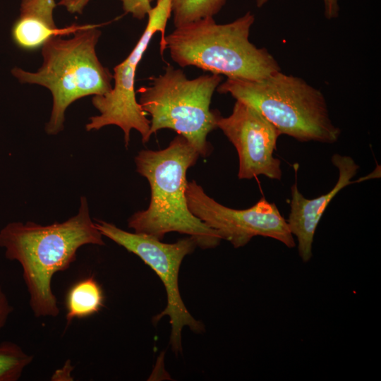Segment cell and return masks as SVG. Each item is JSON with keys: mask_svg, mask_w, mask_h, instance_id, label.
<instances>
[{"mask_svg": "<svg viewBox=\"0 0 381 381\" xmlns=\"http://www.w3.org/2000/svg\"><path fill=\"white\" fill-rule=\"evenodd\" d=\"M269 0H257L258 7L262 6ZM325 6V16L328 20L334 19L339 16V0H323Z\"/></svg>", "mask_w": 381, "mask_h": 381, "instance_id": "17", "label": "cell"}, {"mask_svg": "<svg viewBox=\"0 0 381 381\" xmlns=\"http://www.w3.org/2000/svg\"><path fill=\"white\" fill-rule=\"evenodd\" d=\"M55 6L54 0H21L20 16L11 28V37L17 47L34 50L53 37L73 34L84 26L58 28L53 18Z\"/></svg>", "mask_w": 381, "mask_h": 381, "instance_id": "12", "label": "cell"}, {"mask_svg": "<svg viewBox=\"0 0 381 381\" xmlns=\"http://www.w3.org/2000/svg\"><path fill=\"white\" fill-rule=\"evenodd\" d=\"M90 0H61L59 5L64 6L71 13L81 14Z\"/></svg>", "mask_w": 381, "mask_h": 381, "instance_id": "19", "label": "cell"}, {"mask_svg": "<svg viewBox=\"0 0 381 381\" xmlns=\"http://www.w3.org/2000/svg\"><path fill=\"white\" fill-rule=\"evenodd\" d=\"M217 127L235 147L238 156L239 179H251L263 175L281 180V162L274 157L279 131L256 109L236 100L231 114H218Z\"/></svg>", "mask_w": 381, "mask_h": 381, "instance_id": "10", "label": "cell"}, {"mask_svg": "<svg viewBox=\"0 0 381 381\" xmlns=\"http://www.w3.org/2000/svg\"><path fill=\"white\" fill-rule=\"evenodd\" d=\"M12 311L13 307L10 304L3 289L0 286V330L6 325Z\"/></svg>", "mask_w": 381, "mask_h": 381, "instance_id": "18", "label": "cell"}, {"mask_svg": "<svg viewBox=\"0 0 381 381\" xmlns=\"http://www.w3.org/2000/svg\"><path fill=\"white\" fill-rule=\"evenodd\" d=\"M333 165L339 171L338 180L334 188L320 197L306 198L298 190L297 183L291 186L290 213L286 220L291 233L298 241V252L304 262L313 256V243L318 224L328 205L344 188L353 183L359 166L351 157L334 154L332 157Z\"/></svg>", "mask_w": 381, "mask_h": 381, "instance_id": "11", "label": "cell"}, {"mask_svg": "<svg viewBox=\"0 0 381 381\" xmlns=\"http://www.w3.org/2000/svg\"><path fill=\"white\" fill-rule=\"evenodd\" d=\"M97 25H84L70 39L57 35L42 47L43 63L36 72L14 68L11 73L22 83L49 89L53 104L45 130L56 135L64 128L65 112L75 100L102 95L112 87L113 75L97 58L95 47L101 35Z\"/></svg>", "mask_w": 381, "mask_h": 381, "instance_id": "4", "label": "cell"}, {"mask_svg": "<svg viewBox=\"0 0 381 381\" xmlns=\"http://www.w3.org/2000/svg\"><path fill=\"white\" fill-rule=\"evenodd\" d=\"M87 244L103 246L104 242L90 218L84 196L80 198L78 214L64 222L46 226L32 222H12L0 231V246L5 248L6 258L22 266L35 317L59 315L52 289V277L68 269L76 259L78 250Z\"/></svg>", "mask_w": 381, "mask_h": 381, "instance_id": "1", "label": "cell"}, {"mask_svg": "<svg viewBox=\"0 0 381 381\" xmlns=\"http://www.w3.org/2000/svg\"><path fill=\"white\" fill-rule=\"evenodd\" d=\"M199 157L181 135L165 149L140 151L135 157L136 170L148 181L151 198L146 210L128 219V226L159 240L176 231L194 238L202 248L218 246L222 239L217 232L195 217L187 204L186 172Z\"/></svg>", "mask_w": 381, "mask_h": 381, "instance_id": "2", "label": "cell"}, {"mask_svg": "<svg viewBox=\"0 0 381 381\" xmlns=\"http://www.w3.org/2000/svg\"><path fill=\"white\" fill-rule=\"evenodd\" d=\"M126 13H131L133 18L142 20L152 8L150 0H119Z\"/></svg>", "mask_w": 381, "mask_h": 381, "instance_id": "16", "label": "cell"}, {"mask_svg": "<svg viewBox=\"0 0 381 381\" xmlns=\"http://www.w3.org/2000/svg\"><path fill=\"white\" fill-rule=\"evenodd\" d=\"M256 109L281 133L301 142L334 143L340 136L320 90L281 71L258 80L227 78L217 88Z\"/></svg>", "mask_w": 381, "mask_h": 381, "instance_id": "5", "label": "cell"}, {"mask_svg": "<svg viewBox=\"0 0 381 381\" xmlns=\"http://www.w3.org/2000/svg\"><path fill=\"white\" fill-rule=\"evenodd\" d=\"M33 356L25 353L16 343L0 344V381H16L24 369L32 361Z\"/></svg>", "mask_w": 381, "mask_h": 381, "instance_id": "15", "label": "cell"}, {"mask_svg": "<svg viewBox=\"0 0 381 381\" xmlns=\"http://www.w3.org/2000/svg\"><path fill=\"white\" fill-rule=\"evenodd\" d=\"M254 21L250 11L226 24L205 18L175 28L164 36V49L181 67L195 66L227 78L261 80L281 69L265 48L249 40Z\"/></svg>", "mask_w": 381, "mask_h": 381, "instance_id": "3", "label": "cell"}, {"mask_svg": "<svg viewBox=\"0 0 381 381\" xmlns=\"http://www.w3.org/2000/svg\"><path fill=\"white\" fill-rule=\"evenodd\" d=\"M175 26L179 27L198 20L214 17L226 0H170Z\"/></svg>", "mask_w": 381, "mask_h": 381, "instance_id": "14", "label": "cell"}, {"mask_svg": "<svg viewBox=\"0 0 381 381\" xmlns=\"http://www.w3.org/2000/svg\"><path fill=\"white\" fill-rule=\"evenodd\" d=\"M186 197L190 212L236 248L258 236L275 239L289 248L296 246L286 220L265 198L249 208L235 210L207 195L195 181H188Z\"/></svg>", "mask_w": 381, "mask_h": 381, "instance_id": "9", "label": "cell"}, {"mask_svg": "<svg viewBox=\"0 0 381 381\" xmlns=\"http://www.w3.org/2000/svg\"><path fill=\"white\" fill-rule=\"evenodd\" d=\"M95 225L99 232L128 251L138 255L160 278L167 291L166 308L154 318L158 322L168 316L171 326L170 343L173 351H181V331L188 326L195 332L204 329L202 324L188 312L181 297L179 273L186 255L191 253L197 242L191 236L173 243H165L153 236L142 233H131L113 224L96 219Z\"/></svg>", "mask_w": 381, "mask_h": 381, "instance_id": "8", "label": "cell"}, {"mask_svg": "<svg viewBox=\"0 0 381 381\" xmlns=\"http://www.w3.org/2000/svg\"><path fill=\"white\" fill-rule=\"evenodd\" d=\"M222 80L211 73L188 79L183 71L167 65L164 73L150 77L147 85L140 87L138 101L151 116L150 134L169 128L183 136L198 152L207 157L212 147L207 135L217 128L218 112L210 109L212 97Z\"/></svg>", "mask_w": 381, "mask_h": 381, "instance_id": "6", "label": "cell"}, {"mask_svg": "<svg viewBox=\"0 0 381 381\" xmlns=\"http://www.w3.org/2000/svg\"><path fill=\"white\" fill-rule=\"evenodd\" d=\"M104 295L94 276L81 279L67 291L65 297L66 322L83 319L97 313L104 306Z\"/></svg>", "mask_w": 381, "mask_h": 381, "instance_id": "13", "label": "cell"}, {"mask_svg": "<svg viewBox=\"0 0 381 381\" xmlns=\"http://www.w3.org/2000/svg\"><path fill=\"white\" fill-rule=\"evenodd\" d=\"M147 16V25L137 44L126 59L114 68V84L111 90L93 96L92 104L100 114L90 117L86 125L88 131L109 125L119 126L124 133L126 147L129 145L131 129L140 133L144 143L151 137L150 121L135 97V77L137 66L157 32L161 33L160 53H164L165 29L171 16L170 0H157Z\"/></svg>", "mask_w": 381, "mask_h": 381, "instance_id": "7", "label": "cell"}]
</instances>
